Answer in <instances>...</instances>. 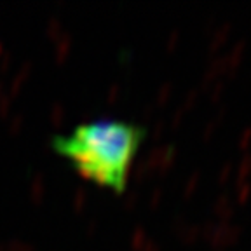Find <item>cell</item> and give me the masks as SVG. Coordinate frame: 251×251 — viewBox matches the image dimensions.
<instances>
[{"instance_id":"obj_1","label":"cell","mask_w":251,"mask_h":251,"mask_svg":"<svg viewBox=\"0 0 251 251\" xmlns=\"http://www.w3.org/2000/svg\"><path fill=\"white\" fill-rule=\"evenodd\" d=\"M147 134L145 126L124 119H94L51 138L56 152L68 157L84 176L122 192L127 171Z\"/></svg>"}]
</instances>
